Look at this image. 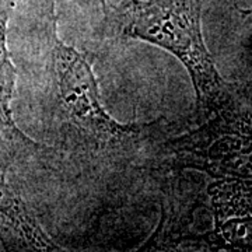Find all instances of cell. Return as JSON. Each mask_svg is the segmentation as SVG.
I'll return each mask as SVG.
<instances>
[{
	"label": "cell",
	"instance_id": "obj_1",
	"mask_svg": "<svg viewBox=\"0 0 252 252\" xmlns=\"http://www.w3.org/2000/svg\"><path fill=\"white\" fill-rule=\"evenodd\" d=\"M205 0H119L104 7L105 23L124 35L158 46L174 55L188 70L198 108L209 114L227 90L202 34Z\"/></svg>",
	"mask_w": 252,
	"mask_h": 252
},
{
	"label": "cell",
	"instance_id": "obj_2",
	"mask_svg": "<svg viewBox=\"0 0 252 252\" xmlns=\"http://www.w3.org/2000/svg\"><path fill=\"white\" fill-rule=\"evenodd\" d=\"M207 121L171 140L185 167L206 171L219 180L252 182V86H227Z\"/></svg>",
	"mask_w": 252,
	"mask_h": 252
},
{
	"label": "cell",
	"instance_id": "obj_3",
	"mask_svg": "<svg viewBox=\"0 0 252 252\" xmlns=\"http://www.w3.org/2000/svg\"><path fill=\"white\" fill-rule=\"evenodd\" d=\"M51 89L59 118L93 144L117 143L139 133L140 125H124L102 107L97 79L90 63L58 35L55 0L45 14Z\"/></svg>",
	"mask_w": 252,
	"mask_h": 252
},
{
	"label": "cell",
	"instance_id": "obj_4",
	"mask_svg": "<svg viewBox=\"0 0 252 252\" xmlns=\"http://www.w3.org/2000/svg\"><path fill=\"white\" fill-rule=\"evenodd\" d=\"M209 193L215 216L212 244L224 250L252 251V182L221 178Z\"/></svg>",
	"mask_w": 252,
	"mask_h": 252
},
{
	"label": "cell",
	"instance_id": "obj_5",
	"mask_svg": "<svg viewBox=\"0 0 252 252\" xmlns=\"http://www.w3.org/2000/svg\"><path fill=\"white\" fill-rule=\"evenodd\" d=\"M16 6L17 0H0V170L3 172L38 149V144L20 130L11 109L17 69L11 61L7 36Z\"/></svg>",
	"mask_w": 252,
	"mask_h": 252
},
{
	"label": "cell",
	"instance_id": "obj_6",
	"mask_svg": "<svg viewBox=\"0 0 252 252\" xmlns=\"http://www.w3.org/2000/svg\"><path fill=\"white\" fill-rule=\"evenodd\" d=\"M0 240L21 248L58 250L45 234L26 202L0 170Z\"/></svg>",
	"mask_w": 252,
	"mask_h": 252
},
{
	"label": "cell",
	"instance_id": "obj_7",
	"mask_svg": "<svg viewBox=\"0 0 252 252\" xmlns=\"http://www.w3.org/2000/svg\"><path fill=\"white\" fill-rule=\"evenodd\" d=\"M98 1L101 3V6H102V10H104V7L107 6V1H105V0H98Z\"/></svg>",
	"mask_w": 252,
	"mask_h": 252
}]
</instances>
